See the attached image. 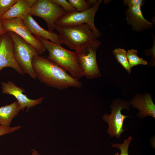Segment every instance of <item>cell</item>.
<instances>
[{"label":"cell","instance_id":"d6986e66","mask_svg":"<svg viewBox=\"0 0 155 155\" xmlns=\"http://www.w3.org/2000/svg\"><path fill=\"white\" fill-rule=\"evenodd\" d=\"M76 10L79 12L86 11L91 7L85 0H68Z\"/></svg>","mask_w":155,"mask_h":155},{"label":"cell","instance_id":"30bf717a","mask_svg":"<svg viewBox=\"0 0 155 155\" xmlns=\"http://www.w3.org/2000/svg\"><path fill=\"white\" fill-rule=\"evenodd\" d=\"M13 49V42L8 32L0 36V72L5 67H10L24 75L25 73L15 59Z\"/></svg>","mask_w":155,"mask_h":155},{"label":"cell","instance_id":"4fadbf2b","mask_svg":"<svg viewBox=\"0 0 155 155\" xmlns=\"http://www.w3.org/2000/svg\"><path fill=\"white\" fill-rule=\"evenodd\" d=\"M23 22L31 34L35 36L49 40L59 45L62 44L58 34L47 30L39 26L30 14L22 20Z\"/></svg>","mask_w":155,"mask_h":155},{"label":"cell","instance_id":"ffe728a7","mask_svg":"<svg viewBox=\"0 0 155 155\" xmlns=\"http://www.w3.org/2000/svg\"><path fill=\"white\" fill-rule=\"evenodd\" d=\"M131 139V137H129L127 139L125 140L122 144H112V147L117 148L120 150L121 152L120 154L117 152L115 155H129L128 148Z\"/></svg>","mask_w":155,"mask_h":155},{"label":"cell","instance_id":"7402d4cb","mask_svg":"<svg viewBox=\"0 0 155 155\" xmlns=\"http://www.w3.org/2000/svg\"><path fill=\"white\" fill-rule=\"evenodd\" d=\"M18 0H0V14L1 16L7 11Z\"/></svg>","mask_w":155,"mask_h":155},{"label":"cell","instance_id":"8fae6325","mask_svg":"<svg viewBox=\"0 0 155 155\" xmlns=\"http://www.w3.org/2000/svg\"><path fill=\"white\" fill-rule=\"evenodd\" d=\"M1 84L2 92L14 96L19 104L20 110L24 111L26 108V111L28 112L30 108L41 103L44 99L42 97L35 100L30 99L23 93L25 92L23 88L17 86L11 81L2 82Z\"/></svg>","mask_w":155,"mask_h":155},{"label":"cell","instance_id":"44dd1931","mask_svg":"<svg viewBox=\"0 0 155 155\" xmlns=\"http://www.w3.org/2000/svg\"><path fill=\"white\" fill-rule=\"evenodd\" d=\"M51 0L53 2L57 5L60 6L63 9L66 13H69L75 11H77L67 0Z\"/></svg>","mask_w":155,"mask_h":155},{"label":"cell","instance_id":"83f0119b","mask_svg":"<svg viewBox=\"0 0 155 155\" xmlns=\"http://www.w3.org/2000/svg\"><path fill=\"white\" fill-rule=\"evenodd\" d=\"M31 152L32 155H40L38 152L35 150L34 149L32 150Z\"/></svg>","mask_w":155,"mask_h":155},{"label":"cell","instance_id":"52a82bcc","mask_svg":"<svg viewBox=\"0 0 155 155\" xmlns=\"http://www.w3.org/2000/svg\"><path fill=\"white\" fill-rule=\"evenodd\" d=\"M66 13L60 6L51 0H37L29 14L43 19L47 24L49 31L53 32L56 21Z\"/></svg>","mask_w":155,"mask_h":155},{"label":"cell","instance_id":"5bb4252c","mask_svg":"<svg viewBox=\"0 0 155 155\" xmlns=\"http://www.w3.org/2000/svg\"><path fill=\"white\" fill-rule=\"evenodd\" d=\"M130 103L133 107L139 110L138 115L140 117L150 116L155 119V105L149 93L136 94L130 100Z\"/></svg>","mask_w":155,"mask_h":155},{"label":"cell","instance_id":"9c48e42d","mask_svg":"<svg viewBox=\"0 0 155 155\" xmlns=\"http://www.w3.org/2000/svg\"><path fill=\"white\" fill-rule=\"evenodd\" d=\"M2 25L6 32H13L28 43L33 46L39 55L46 49L42 44L33 36L24 24L22 20L18 18L1 20Z\"/></svg>","mask_w":155,"mask_h":155},{"label":"cell","instance_id":"6da1fadb","mask_svg":"<svg viewBox=\"0 0 155 155\" xmlns=\"http://www.w3.org/2000/svg\"><path fill=\"white\" fill-rule=\"evenodd\" d=\"M32 64L36 78L48 86L60 90L82 86L79 80L48 58L36 55L32 59Z\"/></svg>","mask_w":155,"mask_h":155},{"label":"cell","instance_id":"603a6c76","mask_svg":"<svg viewBox=\"0 0 155 155\" xmlns=\"http://www.w3.org/2000/svg\"><path fill=\"white\" fill-rule=\"evenodd\" d=\"M153 39V44L152 47L150 49L145 50L144 51L145 55L147 56H150L151 59L149 64V66H154L155 65V37L152 35Z\"/></svg>","mask_w":155,"mask_h":155},{"label":"cell","instance_id":"ac0fdd59","mask_svg":"<svg viewBox=\"0 0 155 155\" xmlns=\"http://www.w3.org/2000/svg\"><path fill=\"white\" fill-rule=\"evenodd\" d=\"M137 51L134 49L128 50L127 52V59L130 67L132 68L139 65H146L148 62L137 55Z\"/></svg>","mask_w":155,"mask_h":155},{"label":"cell","instance_id":"2e32d148","mask_svg":"<svg viewBox=\"0 0 155 155\" xmlns=\"http://www.w3.org/2000/svg\"><path fill=\"white\" fill-rule=\"evenodd\" d=\"M20 110L19 104L17 101L0 107V125L10 127L12 119L18 115Z\"/></svg>","mask_w":155,"mask_h":155},{"label":"cell","instance_id":"ba28073f","mask_svg":"<svg viewBox=\"0 0 155 155\" xmlns=\"http://www.w3.org/2000/svg\"><path fill=\"white\" fill-rule=\"evenodd\" d=\"M129 103L127 101L116 100L112 104L111 114L110 115L105 114L103 115V119L108 124L107 132L111 137L115 136L117 138H119L124 131L123 121L129 116L122 114L121 111L124 108L129 109Z\"/></svg>","mask_w":155,"mask_h":155},{"label":"cell","instance_id":"d4e9b609","mask_svg":"<svg viewBox=\"0 0 155 155\" xmlns=\"http://www.w3.org/2000/svg\"><path fill=\"white\" fill-rule=\"evenodd\" d=\"M144 0H125L123 2L124 5L128 7L133 6H142L145 3Z\"/></svg>","mask_w":155,"mask_h":155},{"label":"cell","instance_id":"7a4b0ae2","mask_svg":"<svg viewBox=\"0 0 155 155\" xmlns=\"http://www.w3.org/2000/svg\"><path fill=\"white\" fill-rule=\"evenodd\" d=\"M49 53L48 58L68 71L73 77L79 80L84 76L79 65L76 52L67 50L61 45L34 35Z\"/></svg>","mask_w":155,"mask_h":155},{"label":"cell","instance_id":"9a60e30c","mask_svg":"<svg viewBox=\"0 0 155 155\" xmlns=\"http://www.w3.org/2000/svg\"><path fill=\"white\" fill-rule=\"evenodd\" d=\"M32 6L29 0H18L7 11L1 16V20L18 18L23 20L29 14Z\"/></svg>","mask_w":155,"mask_h":155},{"label":"cell","instance_id":"5b68a950","mask_svg":"<svg viewBox=\"0 0 155 155\" xmlns=\"http://www.w3.org/2000/svg\"><path fill=\"white\" fill-rule=\"evenodd\" d=\"M101 43L97 39L76 51L84 76L88 79H93L101 76L96 59V51Z\"/></svg>","mask_w":155,"mask_h":155},{"label":"cell","instance_id":"4316f807","mask_svg":"<svg viewBox=\"0 0 155 155\" xmlns=\"http://www.w3.org/2000/svg\"><path fill=\"white\" fill-rule=\"evenodd\" d=\"M86 1L91 7L95 4L97 1L96 0H87Z\"/></svg>","mask_w":155,"mask_h":155},{"label":"cell","instance_id":"8992f818","mask_svg":"<svg viewBox=\"0 0 155 155\" xmlns=\"http://www.w3.org/2000/svg\"><path fill=\"white\" fill-rule=\"evenodd\" d=\"M102 2L101 0H97L93 6L86 11L82 12L75 11L66 13L56 21L55 25L64 26L87 24L91 27L95 37L96 38L100 37L101 36V33L95 26L94 19Z\"/></svg>","mask_w":155,"mask_h":155},{"label":"cell","instance_id":"484cf974","mask_svg":"<svg viewBox=\"0 0 155 155\" xmlns=\"http://www.w3.org/2000/svg\"><path fill=\"white\" fill-rule=\"evenodd\" d=\"M1 16L0 14V36L7 32L2 25L1 19Z\"/></svg>","mask_w":155,"mask_h":155},{"label":"cell","instance_id":"7c38bea8","mask_svg":"<svg viewBox=\"0 0 155 155\" xmlns=\"http://www.w3.org/2000/svg\"><path fill=\"white\" fill-rule=\"evenodd\" d=\"M141 7L140 6L129 7L125 12L127 24L132 26L133 30L138 32L153 28V24L143 16Z\"/></svg>","mask_w":155,"mask_h":155},{"label":"cell","instance_id":"e0dca14e","mask_svg":"<svg viewBox=\"0 0 155 155\" xmlns=\"http://www.w3.org/2000/svg\"><path fill=\"white\" fill-rule=\"evenodd\" d=\"M112 53L117 61L130 74L131 68L129 65L127 55V52L124 49L120 48L114 49Z\"/></svg>","mask_w":155,"mask_h":155},{"label":"cell","instance_id":"277c9868","mask_svg":"<svg viewBox=\"0 0 155 155\" xmlns=\"http://www.w3.org/2000/svg\"><path fill=\"white\" fill-rule=\"evenodd\" d=\"M8 32L13 42V54L17 62L25 73L35 79L36 77L32 63L33 57L39 55L37 51L33 46L27 43L16 33L12 32Z\"/></svg>","mask_w":155,"mask_h":155},{"label":"cell","instance_id":"cb8c5ba5","mask_svg":"<svg viewBox=\"0 0 155 155\" xmlns=\"http://www.w3.org/2000/svg\"><path fill=\"white\" fill-rule=\"evenodd\" d=\"M20 126L13 127H6L0 125V136L12 132L20 129Z\"/></svg>","mask_w":155,"mask_h":155},{"label":"cell","instance_id":"3957f363","mask_svg":"<svg viewBox=\"0 0 155 155\" xmlns=\"http://www.w3.org/2000/svg\"><path fill=\"white\" fill-rule=\"evenodd\" d=\"M62 44L77 51L94 41L97 38L87 24L61 26L55 25Z\"/></svg>","mask_w":155,"mask_h":155}]
</instances>
